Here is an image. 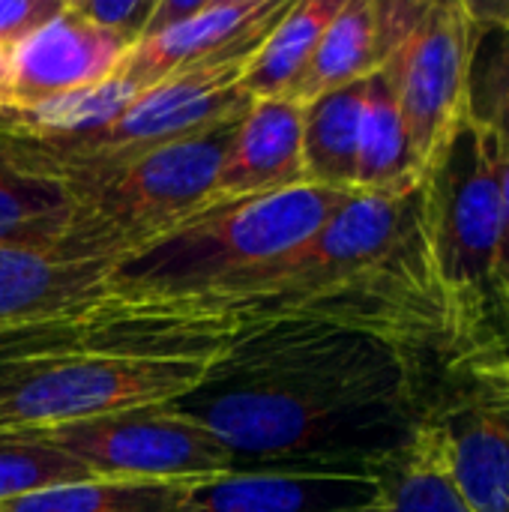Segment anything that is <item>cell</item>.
<instances>
[{"label": "cell", "mask_w": 509, "mask_h": 512, "mask_svg": "<svg viewBox=\"0 0 509 512\" xmlns=\"http://www.w3.org/2000/svg\"><path fill=\"white\" fill-rule=\"evenodd\" d=\"M213 354L90 351L51 360L0 387V432H45L132 408L174 405L201 384Z\"/></svg>", "instance_id": "obj_7"}, {"label": "cell", "mask_w": 509, "mask_h": 512, "mask_svg": "<svg viewBox=\"0 0 509 512\" xmlns=\"http://www.w3.org/2000/svg\"><path fill=\"white\" fill-rule=\"evenodd\" d=\"M384 63L375 0H342L309 60V69L291 93V102L306 105L318 96L357 84Z\"/></svg>", "instance_id": "obj_22"}, {"label": "cell", "mask_w": 509, "mask_h": 512, "mask_svg": "<svg viewBox=\"0 0 509 512\" xmlns=\"http://www.w3.org/2000/svg\"><path fill=\"white\" fill-rule=\"evenodd\" d=\"M384 468V465H381ZM369 471H231L189 486L192 512H366L381 501Z\"/></svg>", "instance_id": "obj_13"}, {"label": "cell", "mask_w": 509, "mask_h": 512, "mask_svg": "<svg viewBox=\"0 0 509 512\" xmlns=\"http://www.w3.org/2000/svg\"><path fill=\"white\" fill-rule=\"evenodd\" d=\"M381 512H471L456 486L444 429L435 414L423 417L408 441L384 462Z\"/></svg>", "instance_id": "obj_18"}, {"label": "cell", "mask_w": 509, "mask_h": 512, "mask_svg": "<svg viewBox=\"0 0 509 512\" xmlns=\"http://www.w3.org/2000/svg\"><path fill=\"white\" fill-rule=\"evenodd\" d=\"M366 512H381V501H378V507H372V510H366Z\"/></svg>", "instance_id": "obj_31"}, {"label": "cell", "mask_w": 509, "mask_h": 512, "mask_svg": "<svg viewBox=\"0 0 509 512\" xmlns=\"http://www.w3.org/2000/svg\"><path fill=\"white\" fill-rule=\"evenodd\" d=\"M78 201L72 189L12 159L0 147V246L60 249Z\"/></svg>", "instance_id": "obj_19"}, {"label": "cell", "mask_w": 509, "mask_h": 512, "mask_svg": "<svg viewBox=\"0 0 509 512\" xmlns=\"http://www.w3.org/2000/svg\"><path fill=\"white\" fill-rule=\"evenodd\" d=\"M189 486L192 483L87 480L3 501L0 512H192Z\"/></svg>", "instance_id": "obj_24"}, {"label": "cell", "mask_w": 509, "mask_h": 512, "mask_svg": "<svg viewBox=\"0 0 509 512\" xmlns=\"http://www.w3.org/2000/svg\"><path fill=\"white\" fill-rule=\"evenodd\" d=\"M69 3L93 27L123 39L132 48L144 36L156 0H69Z\"/></svg>", "instance_id": "obj_26"}, {"label": "cell", "mask_w": 509, "mask_h": 512, "mask_svg": "<svg viewBox=\"0 0 509 512\" xmlns=\"http://www.w3.org/2000/svg\"><path fill=\"white\" fill-rule=\"evenodd\" d=\"M204 3H207V0H156V3H153V12H150V18H147L144 36H153V33H162V30H168V27L183 24L186 18L198 15ZM144 36H141V39H144Z\"/></svg>", "instance_id": "obj_28"}, {"label": "cell", "mask_w": 509, "mask_h": 512, "mask_svg": "<svg viewBox=\"0 0 509 512\" xmlns=\"http://www.w3.org/2000/svg\"><path fill=\"white\" fill-rule=\"evenodd\" d=\"M468 54V123L509 159V3H474Z\"/></svg>", "instance_id": "obj_21"}, {"label": "cell", "mask_w": 509, "mask_h": 512, "mask_svg": "<svg viewBox=\"0 0 509 512\" xmlns=\"http://www.w3.org/2000/svg\"><path fill=\"white\" fill-rule=\"evenodd\" d=\"M189 327L228 342L267 321H321L393 345L444 348L417 189L405 195L351 192L348 201L288 258L222 300L174 309Z\"/></svg>", "instance_id": "obj_2"}, {"label": "cell", "mask_w": 509, "mask_h": 512, "mask_svg": "<svg viewBox=\"0 0 509 512\" xmlns=\"http://www.w3.org/2000/svg\"><path fill=\"white\" fill-rule=\"evenodd\" d=\"M9 48L0 45V114L6 108V81H9Z\"/></svg>", "instance_id": "obj_30"}, {"label": "cell", "mask_w": 509, "mask_h": 512, "mask_svg": "<svg viewBox=\"0 0 509 512\" xmlns=\"http://www.w3.org/2000/svg\"><path fill=\"white\" fill-rule=\"evenodd\" d=\"M27 435L72 456L96 480L204 483L234 471L231 453L174 405L132 408Z\"/></svg>", "instance_id": "obj_8"}, {"label": "cell", "mask_w": 509, "mask_h": 512, "mask_svg": "<svg viewBox=\"0 0 509 512\" xmlns=\"http://www.w3.org/2000/svg\"><path fill=\"white\" fill-rule=\"evenodd\" d=\"M96 480L84 465L27 432H0V504Z\"/></svg>", "instance_id": "obj_25"}, {"label": "cell", "mask_w": 509, "mask_h": 512, "mask_svg": "<svg viewBox=\"0 0 509 512\" xmlns=\"http://www.w3.org/2000/svg\"><path fill=\"white\" fill-rule=\"evenodd\" d=\"M348 195L306 183L213 204L120 258L108 273V294L114 303L138 309H186L222 300L297 252Z\"/></svg>", "instance_id": "obj_3"}, {"label": "cell", "mask_w": 509, "mask_h": 512, "mask_svg": "<svg viewBox=\"0 0 509 512\" xmlns=\"http://www.w3.org/2000/svg\"><path fill=\"white\" fill-rule=\"evenodd\" d=\"M417 351L321 324L234 333L174 408L201 423L234 471H369L414 432Z\"/></svg>", "instance_id": "obj_1"}, {"label": "cell", "mask_w": 509, "mask_h": 512, "mask_svg": "<svg viewBox=\"0 0 509 512\" xmlns=\"http://www.w3.org/2000/svg\"><path fill=\"white\" fill-rule=\"evenodd\" d=\"M63 9V0H0V45L15 48Z\"/></svg>", "instance_id": "obj_27"}, {"label": "cell", "mask_w": 509, "mask_h": 512, "mask_svg": "<svg viewBox=\"0 0 509 512\" xmlns=\"http://www.w3.org/2000/svg\"><path fill=\"white\" fill-rule=\"evenodd\" d=\"M126 51L129 45L123 39L93 27L63 0L54 18L12 48L6 108L0 117L30 114L111 81Z\"/></svg>", "instance_id": "obj_11"}, {"label": "cell", "mask_w": 509, "mask_h": 512, "mask_svg": "<svg viewBox=\"0 0 509 512\" xmlns=\"http://www.w3.org/2000/svg\"><path fill=\"white\" fill-rule=\"evenodd\" d=\"M435 417L441 420L450 468L468 510L509 512L507 426L474 399Z\"/></svg>", "instance_id": "obj_16"}, {"label": "cell", "mask_w": 509, "mask_h": 512, "mask_svg": "<svg viewBox=\"0 0 509 512\" xmlns=\"http://www.w3.org/2000/svg\"><path fill=\"white\" fill-rule=\"evenodd\" d=\"M90 351H165V354H204L174 321L165 315L108 303L93 312L0 324V387L24 372L51 360L90 354ZM210 354V351H207Z\"/></svg>", "instance_id": "obj_10"}, {"label": "cell", "mask_w": 509, "mask_h": 512, "mask_svg": "<svg viewBox=\"0 0 509 512\" xmlns=\"http://www.w3.org/2000/svg\"><path fill=\"white\" fill-rule=\"evenodd\" d=\"M294 0H207L198 15L177 27L138 39L114 81L141 93L198 63H207L246 42L264 39Z\"/></svg>", "instance_id": "obj_12"}, {"label": "cell", "mask_w": 509, "mask_h": 512, "mask_svg": "<svg viewBox=\"0 0 509 512\" xmlns=\"http://www.w3.org/2000/svg\"><path fill=\"white\" fill-rule=\"evenodd\" d=\"M111 261L63 249L0 246V324H27L102 309L111 300Z\"/></svg>", "instance_id": "obj_14"}, {"label": "cell", "mask_w": 509, "mask_h": 512, "mask_svg": "<svg viewBox=\"0 0 509 512\" xmlns=\"http://www.w3.org/2000/svg\"><path fill=\"white\" fill-rule=\"evenodd\" d=\"M420 228L441 303L444 351L459 360L509 345V306L498 276L501 156L468 120L417 186Z\"/></svg>", "instance_id": "obj_4"}, {"label": "cell", "mask_w": 509, "mask_h": 512, "mask_svg": "<svg viewBox=\"0 0 509 512\" xmlns=\"http://www.w3.org/2000/svg\"><path fill=\"white\" fill-rule=\"evenodd\" d=\"M261 42L264 39L246 42L135 93L105 126L72 135H24L0 129V147L21 165L63 180L69 189L99 180L156 147L189 138L246 111L252 99L240 90V75Z\"/></svg>", "instance_id": "obj_5"}, {"label": "cell", "mask_w": 509, "mask_h": 512, "mask_svg": "<svg viewBox=\"0 0 509 512\" xmlns=\"http://www.w3.org/2000/svg\"><path fill=\"white\" fill-rule=\"evenodd\" d=\"M498 276L509 306V159H501V255Z\"/></svg>", "instance_id": "obj_29"}, {"label": "cell", "mask_w": 509, "mask_h": 512, "mask_svg": "<svg viewBox=\"0 0 509 512\" xmlns=\"http://www.w3.org/2000/svg\"><path fill=\"white\" fill-rule=\"evenodd\" d=\"M243 114L156 147L99 180L72 186L78 210L60 249L117 264L213 207L216 180Z\"/></svg>", "instance_id": "obj_6"}, {"label": "cell", "mask_w": 509, "mask_h": 512, "mask_svg": "<svg viewBox=\"0 0 509 512\" xmlns=\"http://www.w3.org/2000/svg\"><path fill=\"white\" fill-rule=\"evenodd\" d=\"M420 186L405 120L396 99V84L387 66L366 78V99L360 114L357 177L354 192L405 195Z\"/></svg>", "instance_id": "obj_17"}, {"label": "cell", "mask_w": 509, "mask_h": 512, "mask_svg": "<svg viewBox=\"0 0 509 512\" xmlns=\"http://www.w3.org/2000/svg\"><path fill=\"white\" fill-rule=\"evenodd\" d=\"M306 186L303 105L291 99H252L216 180V201L261 198Z\"/></svg>", "instance_id": "obj_15"}, {"label": "cell", "mask_w": 509, "mask_h": 512, "mask_svg": "<svg viewBox=\"0 0 509 512\" xmlns=\"http://www.w3.org/2000/svg\"><path fill=\"white\" fill-rule=\"evenodd\" d=\"M342 0H294L246 60L240 90L249 99H291Z\"/></svg>", "instance_id": "obj_20"}, {"label": "cell", "mask_w": 509, "mask_h": 512, "mask_svg": "<svg viewBox=\"0 0 509 512\" xmlns=\"http://www.w3.org/2000/svg\"><path fill=\"white\" fill-rule=\"evenodd\" d=\"M468 0H432L414 36L384 63L396 84L417 177L468 120Z\"/></svg>", "instance_id": "obj_9"}, {"label": "cell", "mask_w": 509, "mask_h": 512, "mask_svg": "<svg viewBox=\"0 0 509 512\" xmlns=\"http://www.w3.org/2000/svg\"><path fill=\"white\" fill-rule=\"evenodd\" d=\"M366 78L303 105V174L309 186L354 192Z\"/></svg>", "instance_id": "obj_23"}]
</instances>
